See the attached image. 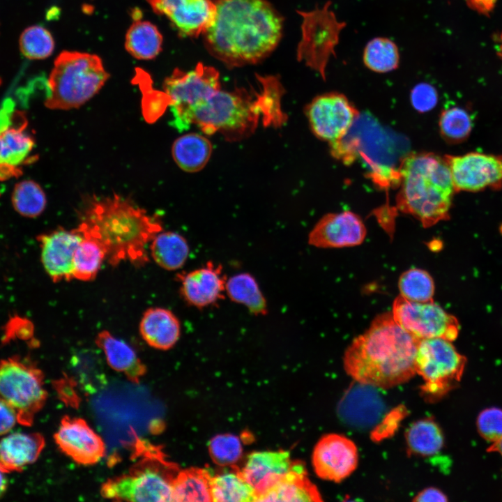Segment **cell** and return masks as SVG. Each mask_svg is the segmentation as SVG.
Wrapping results in <instances>:
<instances>
[{
	"mask_svg": "<svg viewBox=\"0 0 502 502\" xmlns=\"http://www.w3.org/2000/svg\"><path fill=\"white\" fill-rule=\"evenodd\" d=\"M330 6L328 1L321 8L298 11L303 22L297 59L318 72L324 79L327 64L332 56H336L340 33L347 26L345 22L337 19Z\"/></svg>",
	"mask_w": 502,
	"mask_h": 502,
	"instance_id": "cell-11",
	"label": "cell"
},
{
	"mask_svg": "<svg viewBox=\"0 0 502 502\" xmlns=\"http://www.w3.org/2000/svg\"><path fill=\"white\" fill-rule=\"evenodd\" d=\"M162 36L158 28L148 21L135 20L128 29L125 47L137 59L149 60L162 50Z\"/></svg>",
	"mask_w": 502,
	"mask_h": 502,
	"instance_id": "cell-32",
	"label": "cell"
},
{
	"mask_svg": "<svg viewBox=\"0 0 502 502\" xmlns=\"http://www.w3.org/2000/svg\"><path fill=\"white\" fill-rule=\"evenodd\" d=\"M391 314L400 328L418 340L441 337L452 342L459 333L457 319L434 301L413 302L399 295Z\"/></svg>",
	"mask_w": 502,
	"mask_h": 502,
	"instance_id": "cell-12",
	"label": "cell"
},
{
	"mask_svg": "<svg viewBox=\"0 0 502 502\" xmlns=\"http://www.w3.org/2000/svg\"><path fill=\"white\" fill-rule=\"evenodd\" d=\"M358 455L356 444L337 434L323 436L312 452V466L321 479L340 482L356 469Z\"/></svg>",
	"mask_w": 502,
	"mask_h": 502,
	"instance_id": "cell-15",
	"label": "cell"
},
{
	"mask_svg": "<svg viewBox=\"0 0 502 502\" xmlns=\"http://www.w3.org/2000/svg\"><path fill=\"white\" fill-rule=\"evenodd\" d=\"M27 121L21 115L19 123L0 130V181L22 174L21 166L27 162L34 139L26 130Z\"/></svg>",
	"mask_w": 502,
	"mask_h": 502,
	"instance_id": "cell-22",
	"label": "cell"
},
{
	"mask_svg": "<svg viewBox=\"0 0 502 502\" xmlns=\"http://www.w3.org/2000/svg\"><path fill=\"white\" fill-rule=\"evenodd\" d=\"M216 14L203 33L208 52L228 68L257 63L277 46L283 19L266 0H214Z\"/></svg>",
	"mask_w": 502,
	"mask_h": 502,
	"instance_id": "cell-1",
	"label": "cell"
},
{
	"mask_svg": "<svg viewBox=\"0 0 502 502\" xmlns=\"http://www.w3.org/2000/svg\"><path fill=\"white\" fill-rule=\"evenodd\" d=\"M212 501H256L254 489L242 476L241 471H234L213 474L210 481Z\"/></svg>",
	"mask_w": 502,
	"mask_h": 502,
	"instance_id": "cell-33",
	"label": "cell"
},
{
	"mask_svg": "<svg viewBox=\"0 0 502 502\" xmlns=\"http://www.w3.org/2000/svg\"><path fill=\"white\" fill-rule=\"evenodd\" d=\"M466 364L451 342L441 337L419 340L415 370L423 378L421 395L428 402L441 399L459 381Z\"/></svg>",
	"mask_w": 502,
	"mask_h": 502,
	"instance_id": "cell-8",
	"label": "cell"
},
{
	"mask_svg": "<svg viewBox=\"0 0 502 502\" xmlns=\"http://www.w3.org/2000/svg\"><path fill=\"white\" fill-rule=\"evenodd\" d=\"M477 427L480 435L492 444L501 440L502 409L491 407L482 411L477 418Z\"/></svg>",
	"mask_w": 502,
	"mask_h": 502,
	"instance_id": "cell-43",
	"label": "cell"
},
{
	"mask_svg": "<svg viewBox=\"0 0 502 502\" xmlns=\"http://www.w3.org/2000/svg\"><path fill=\"white\" fill-rule=\"evenodd\" d=\"M95 343L103 351L108 365L130 381L138 383L146 373V367L135 351L108 330L98 333Z\"/></svg>",
	"mask_w": 502,
	"mask_h": 502,
	"instance_id": "cell-26",
	"label": "cell"
},
{
	"mask_svg": "<svg viewBox=\"0 0 502 502\" xmlns=\"http://www.w3.org/2000/svg\"><path fill=\"white\" fill-rule=\"evenodd\" d=\"M408 451L413 455L429 457L443 446V436L437 423L432 418H423L412 423L405 434Z\"/></svg>",
	"mask_w": 502,
	"mask_h": 502,
	"instance_id": "cell-34",
	"label": "cell"
},
{
	"mask_svg": "<svg viewBox=\"0 0 502 502\" xmlns=\"http://www.w3.org/2000/svg\"><path fill=\"white\" fill-rule=\"evenodd\" d=\"M143 93L142 112L146 121L155 122L169 105V98L164 91L154 90L149 76L142 70L137 69L135 77Z\"/></svg>",
	"mask_w": 502,
	"mask_h": 502,
	"instance_id": "cell-41",
	"label": "cell"
},
{
	"mask_svg": "<svg viewBox=\"0 0 502 502\" xmlns=\"http://www.w3.org/2000/svg\"><path fill=\"white\" fill-rule=\"evenodd\" d=\"M133 457L138 461L128 473L106 480L100 487L107 499L128 501H173V480L179 471L167 460L160 446L137 440Z\"/></svg>",
	"mask_w": 502,
	"mask_h": 502,
	"instance_id": "cell-6",
	"label": "cell"
},
{
	"mask_svg": "<svg viewBox=\"0 0 502 502\" xmlns=\"http://www.w3.org/2000/svg\"><path fill=\"white\" fill-rule=\"evenodd\" d=\"M447 496L439 489L434 487H428L419 492L413 501H446Z\"/></svg>",
	"mask_w": 502,
	"mask_h": 502,
	"instance_id": "cell-47",
	"label": "cell"
},
{
	"mask_svg": "<svg viewBox=\"0 0 502 502\" xmlns=\"http://www.w3.org/2000/svg\"><path fill=\"white\" fill-rule=\"evenodd\" d=\"M106 253L102 245L96 241L83 237L78 245L73 257V279L89 282L98 275Z\"/></svg>",
	"mask_w": 502,
	"mask_h": 502,
	"instance_id": "cell-36",
	"label": "cell"
},
{
	"mask_svg": "<svg viewBox=\"0 0 502 502\" xmlns=\"http://www.w3.org/2000/svg\"><path fill=\"white\" fill-rule=\"evenodd\" d=\"M410 100L412 106L420 112L432 110L437 104L436 89L428 83L416 84L411 90Z\"/></svg>",
	"mask_w": 502,
	"mask_h": 502,
	"instance_id": "cell-44",
	"label": "cell"
},
{
	"mask_svg": "<svg viewBox=\"0 0 502 502\" xmlns=\"http://www.w3.org/2000/svg\"><path fill=\"white\" fill-rule=\"evenodd\" d=\"M366 227L361 218L345 211L325 215L314 226L307 241L319 248H340L361 244L366 236Z\"/></svg>",
	"mask_w": 502,
	"mask_h": 502,
	"instance_id": "cell-19",
	"label": "cell"
},
{
	"mask_svg": "<svg viewBox=\"0 0 502 502\" xmlns=\"http://www.w3.org/2000/svg\"><path fill=\"white\" fill-rule=\"evenodd\" d=\"M225 294L231 301L245 306L254 315H265L268 312L266 298L250 273H240L227 279Z\"/></svg>",
	"mask_w": 502,
	"mask_h": 502,
	"instance_id": "cell-30",
	"label": "cell"
},
{
	"mask_svg": "<svg viewBox=\"0 0 502 502\" xmlns=\"http://www.w3.org/2000/svg\"><path fill=\"white\" fill-rule=\"evenodd\" d=\"M294 462L287 450L257 451L248 456L240 471L254 489L257 500L290 471Z\"/></svg>",
	"mask_w": 502,
	"mask_h": 502,
	"instance_id": "cell-21",
	"label": "cell"
},
{
	"mask_svg": "<svg viewBox=\"0 0 502 502\" xmlns=\"http://www.w3.org/2000/svg\"><path fill=\"white\" fill-rule=\"evenodd\" d=\"M139 332L149 346L168 350L179 340L181 323L172 311L162 307H151L143 314Z\"/></svg>",
	"mask_w": 502,
	"mask_h": 502,
	"instance_id": "cell-25",
	"label": "cell"
},
{
	"mask_svg": "<svg viewBox=\"0 0 502 502\" xmlns=\"http://www.w3.org/2000/svg\"><path fill=\"white\" fill-rule=\"evenodd\" d=\"M322 499L307 477L303 463L294 462L290 471L257 501L317 502Z\"/></svg>",
	"mask_w": 502,
	"mask_h": 502,
	"instance_id": "cell-24",
	"label": "cell"
},
{
	"mask_svg": "<svg viewBox=\"0 0 502 502\" xmlns=\"http://www.w3.org/2000/svg\"><path fill=\"white\" fill-rule=\"evenodd\" d=\"M445 158L455 191L478 192L502 186V155L470 152Z\"/></svg>",
	"mask_w": 502,
	"mask_h": 502,
	"instance_id": "cell-14",
	"label": "cell"
},
{
	"mask_svg": "<svg viewBox=\"0 0 502 502\" xmlns=\"http://www.w3.org/2000/svg\"><path fill=\"white\" fill-rule=\"evenodd\" d=\"M489 450L492 452H497L502 457V439L499 441L492 443Z\"/></svg>",
	"mask_w": 502,
	"mask_h": 502,
	"instance_id": "cell-49",
	"label": "cell"
},
{
	"mask_svg": "<svg viewBox=\"0 0 502 502\" xmlns=\"http://www.w3.org/2000/svg\"><path fill=\"white\" fill-rule=\"evenodd\" d=\"M79 213L77 230L98 242L112 266L128 261L144 266L149 257L146 245L162 230L157 215H149L128 198L119 195L87 197Z\"/></svg>",
	"mask_w": 502,
	"mask_h": 502,
	"instance_id": "cell-2",
	"label": "cell"
},
{
	"mask_svg": "<svg viewBox=\"0 0 502 502\" xmlns=\"http://www.w3.org/2000/svg\"><path fill=\"white\" fill-rule=\"evenodd\" d=\"M39 433L15 432L0 441V469L6 473L20 471L38 458L45 447Z\"/></svg>",
	"mask_w": 502,
	"mask_h": 502,
	"instance_id": "cell-23",
	"label": "cell"
},
{
	"mask_svg": "<svg viewBox=\"0 0 502 502\" xmlns=\"http://www.w3.org/2000/svg\"><path fill=\"white\" fill-rule=\"evenodd\" d=\"M17 423L18 416L15 410L0 398V436L8 434Z\"/></svg>",
	"mask_w": 502,
	"mask_h": 502,
	"instance_id": "cell-46",
	"label": "cell"
},
{
	"mask_svg": "<svg viewBox=\"0 0 502 502\" xmlns=\"http://www.w3.org/2000/svg\"><path fill=\"white\" fill-rule=\"evenodd\" d=\"M400 54L397 44L386 37H376L366 44L363 62L372 72L386 73L399 67Z\"/></svg>",
	"mask_w": 502,
	"mask_h": 502,
	"instance_id": "cell-35",
	"label": "cell"
},
{
	"mask_svg": "<svg viewBox=\"0 0 502 502\" xmlns=\"http://www.w3.org/2000/svg\"><path fill=\"white\" fill-rule=\"evenodd\" d=\"M418 341L397 324L391 312L381 313L347 348L344 370L356 382L373 387L402 384L416 374Z\"/></svg>",
	"mask_w": 502,
	"mask_h": 502,
	"instance_id": "cell-3",
	"label": "cell"
},
{
	"mask_svg": "<svg viewBox=\"0 0 502 502\" xmlns=\"http://www.w3.org/2000/svg\"><path fill=\"white\" fill-rule=\"evenodd\" d=\"M22 54L31 59H43L52 54L54 42L51 33L40 26L25 29L20 38Z\"/></svg>",
	"mask_w": 502,
	"mask_h": 502,
	"instance_id": "cell-40",
	"label": "cell"
},
{
	"mask_svg": "<svg viewBox=\"0 0 502 502\" xmlns=\"http://www.w3.org/2000/svg\"><path fill=\"white\" fill-rule=\"evenodd\" d=\"M153 10L167 17L179 33L198 37L213 23L214 0H146Z\"/></svg>",
	"mask_w": 502,
	"mask_h": 502,
	"instance_id": "cell-17",
	"label": "cell"
},
{
	"mask_svg": "<svg viewBox=\"0 0 502 502\" xmlns=\"http://www.w3.org/2000/svg\"><path fill=\"white\" fill-rule=\"evenodd\" d=\"M305 113L314 135L330 146L340 142L358 116L349 99L337 92L315 97L306 107Z\"/></svg>",
	"mask_w": 502,
	"mask_h": 502,
	"instance_id": "cell-13",
	"label": "cell"
},
{
	"mask_svg": "<svg viewBox=\"0 0 502 502\" xmlns=\"http://www.w3.org/2000/svg\"><path fill=\"white\" fill-rule=\"evenodd\" d=\"M5 473V472L0 469V497L3 496L8 487V482Z\"/></svg>",
	"mask_w": 502,
	"mask_h": 502,
	"instance_id": "cell-48",
	"label": "cell"
},
{
	"mask_svg": "<svg viewBox=\"0 0 502 502\" xmlns=\"http://www.w3.org/2000/svg\"><path fill=\"white\" fill-rule=\"evenodd\" d=\"M209 469L179 470L173 480V501H212Z\"/></svg>",
	"mask_w": 502,
	"mask_h": 502,
	"instance_id": "cell-31",
	"label": "cell"
},
{
	"mask_svg": "<svg viewBox=\"0 0 502 502\" xmlns=\"http://www.w3.org/2000/svg\"><path fill=\"white\" fill-rule=\"evenodd\" d=\"M109 77L97 55L63 51L51 71L45 105L52 109L78 108L100 90Z\"/></svg>",
	"mask_w": 502,
	"mask_h": 502,
	"instance_id": "cell-7",
	"label": "cell"
},
{
	"mask_svg": "<svg viewBox=\"0 0 502 502\" xmlns=\"http://www.w3.org/2000/svg\"><path fill=\"white\" fill-rule=\"evenodd\" d=\"M400 296L413 302L433 301L434 283L432 276L425 270L416 268L404 272L398 281Z\"/></svg>",
	"mask_w": 502,
	"mask_h": 502,
	"instance_id": "cell-38",
	"label": "cell"
},
{
	"mask_svg": "<svg viewBox=\"0 0 502 502\" xmlns=\"http://www.w3.org/2000/svg\"><path fill=\"white\" fill-rule=\"evenodd\" d=\"M12 204L15 210L24 217L36 218L45 208L47 199L40 185L32 180L17 183L13 190Z\"/></svg>",
	"mask_w": 502,
	"mask_h": 502,
	"instance_id": "cell-37",
	"label": "cell"
},
{
	"mask_svg": "<svg viewBox=\"0 0 502 502\" xmlns=\"http://www.w3.org/2000/svg\"><path fill=\"white\" fill-rule=\"evenodd\" d=\"M498 54L502 59V32L498 38Z\"/></svg>",
	"mask_w": 502,
	"mask_h": 502,
	"instance_id": "cell-50",
	"label": "cell"
},
{
	"mask_svg": "<svg viewBox=\"0 0 502 502\" xmlns=\"http://www.w3.org/2000/svg\"><path fill=\"white\" fill-rule=\"evenodd\" d=\"M162 87L174 117L172 126L183 131L190 126L192 111L220 90L219 73L202 63L188 72L175 68Z\"/></svg>",
	"mask_w": 502,
	"mask_h": 502,
	"instance_id": "cell-10",
	"label": "cell"
},
{
	"mask_svg": "<svg viewBox=\"0 0 502 502\" xmlns=\"http://www.w3.org/2000/svg\"><path fill=\"white\" fill-rule=\"evenodd\" d=\"M208 450L213 460L221 466L236 463L243 454L240 438L231 434H218L213 437L209 442Z\"/></svg>",
	"mask_w": 502,
	"mask_h": 502,
	"instance_id": "cell-42",
	"label": "cell"
},
{
	"mask_svg": "<svg viewBox=\"0 0 502 502\" xmlns=\"http://www.w3.org/2000/svg\"><path fill=\"white\" fill-rule=\"evenodd\" d=\"M399 178V210L416 218L425 228L449 217L455 190L445 157L412 153L403 160Z\"/></svg>",
	"mask_w": 502,
	"mask_h": 502,
	"instance_id": "cell-5",
	"label": "cell"
},
{
	"mask_svg": "<svg viewBox=\"0 0 502 502\" xmlns=\"http://www.w3.org/2000/svg\"><path fill=\"white\" fill-rule=\"evenodd\" d=\"M83 236L73 229L60 227L37 237L43 268L54 282L73 279V257Z\"/></svg>",
	"mask_w": 502,
	"mask_h": 502,
	"instance_id": "cell-18",
	"label": "cell"
},
{
	"mask_svg": "<svg viewBox=\"0 0 502 502\" xmlns=\"http://www.w3.org/2000/svg\"><path fill=\"white\" fill-rule=\"evenodd\" d=\"M54 437L60 450L79 464L93 465L105 456L103 440L82 418L63 417Z\"/></svg>",
	"mask_w": 502,
	"mask_h": 502,
	"instance_id": "cell-16",
	"label": "cell"
},
{
	"mask_svg": "<svg viewBox=\"0 0 502 502\" xmlns=\"http://www.w3.org/2000/svg\"><path fill=\"white\" fill-rule=\"evenodd\" d=\"M360 385L344 397L341 404V413L352 423L363 425L376 420L381 415L382 406L378 397L370 391L368 385Z\"/></svg>",
	"mask_w": 502,
	"mask_h": 502,
	"instance_id": "cell-29",
	"label": "cell"
},
{
	"mask_svg": "<svg viewBox=\"0 0 502 502\" xmlns=\"http://www.w3.org/2000/svg\"><path fill=\"white\" fill-rule=\"evenodd\" d=\"M180 294L189 305L198 309L217 304L225 298L226 277L220 264L208 261L204 266L180 273Z\"/></svg>",
	"mask_w": 502,
	"mask_h": 502,
	"instance_id": "cell-20",
	"label": "cell"
},
{
	"mask_svg": "<svg viewBox=\"0 0 502 502\" xmlns=\"http://www.w3.org/2000/svg\"><path fill=\"white\" fill-rule=\"evenodd\" d=\"M150 250L151 257L159 266L176 271L185 264L190 248L182 235L174 231H160L151 241Z\"/></svg>",
	"mask_w": 502,
	"mask_h": 502,
	"instance_id": "cell-28",
	"label": "cell"
},
{
	"mask_svg": "<svg viewBox=\"0 0 502 502\" xmlns=\"http://www.w3.org/2000/svg\"><path fill=\"white\" fill-rule=\"evenodd\" d=\"M42 371L26 358L0 361V398L17 412L19 423L29 426L47 397Z\"/></svg>",
	"mask_w": 502,
	"mask_h": 502,
	"instance_id": "cell-9",
	"label": "cell"
},
{
	"mask_svg": "<svg viewBox=\"0 0 502 502\" xmlns=\"http://www.w3.org/2000/svg\"><path fill=\"white\" fill-rule=\"evenodd\" d=\"M439 125L443 138L449 143L457 144L468 138L473 122L466 109L460 107H452L441 112Z\"/></svg>",
	"mask_w": 502,
	"mask_h": 502,
	"instance_id": "cell-39",
	"label": "cell"
},
{
	"mask_svg": "<svg viewBox=\"0 0 502 502\" xmlns=\"http://www.w3.org/2000/svg\"><path fill=\"white\" fill-rule=\"evenodd\" d=\"M212 144L204 136L188 133L176 139L172 146V156L178 166L187 172H197L208 162Z\"/></svg>",
	"mask_w": 502,
	"mask_h": 502,
	"instance_id": "cell-27",
	"label": "cell"
},
{
	"mask_svg": "<svg viewBox=\"0 0 502 502\" xmlns=\"http://www.w3.org/2000/svg\"><path fill=\"white\" fill-rule=\"evenodd\" d=\"M74 386L75 381L68 376L56 381L54 383L55 389L61 400L68 405L77 407L79 405V400Z\"/></svg>",
	"mask_w": 502,
	"mask_h": 502,
	"instance_id": "cell-45",
	"label": "cell"
},
{
	"mask_svg": "<svg viewBox=\"0 0 502 502\" xmlns=\"http://www.w3.org/2000/svg\"><path fill=\"white\" fill-rule=\"evenodd\" d=\"M257 77L259 92L244 88L220 89L192 111L190 125H197L206 135L220 132L229 142L250 136L260 120L265 126L283 125L287 117L281 108L284 89L280 79L273 75Z\"/></svg>",
	"mask_w": 502,
	"mask_h": 502,
	"instance_id": "cell-4",
	"label": "cell"
}]
</instances>
